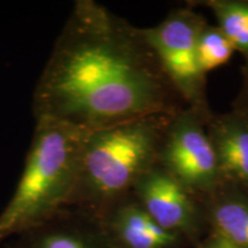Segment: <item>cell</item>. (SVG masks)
Wrapping results in <instances>:
<instances>
[{
  "label": "cell",
  "mask_w": 248,
  "mask_h": 248,
  "mask_svg": "<svg viewBox=\"0 0 248 248\" xmlns=\"http://www.w3.org/2000/svg\"><path fill=\"white\" fill-rule=\"evenodd\" d=\"M160 157L167 171L181 184L204 188L213 185L218 171L215 148L197 121L183 117L171 129Z\"/></svg>",
  "instance_id": "obj_4"
},
{
  "label": "cell",
  "mask_w": 248,
  "mask_h": 248,
  "mask_svg": "<svg viewBox=\"0 0 248 248\" xmlns=\"http://www.w3.org/2000/svg\"><path fill=\"white\" fill-rule=\"evenodd\" d=\"M218 168L248 184V128L240 123H225L215 139Z\"/></svg>",
  "instance_id": "obj_9"
},
{
  "label": "cell",
  "mask_w": 248,
  "mask_h": 248,
  "mask_svg": "<svg viewBox=\"0 0 248 248\" xmlns=\"http://www.w3.org/2000/svg\"><path fill=\"white\" fill-rule=\"evenodd\" d=\"M131 193L164 230L183 228L190 218L191 203L184 186L166 169L152 167L138 179Z\"/></svg>",
  "instance_id": "obj_7"
},
{
  "label": "cell",
  "mask_w": 248,
  "mask_h": 248,
  "mask_svg": "<svg viewBox=\"0 0 248 248\" xmlns=\"http://www.w3.org/2000/svg\"><path fill=\"white\" fill-rule=\"evenodd\" d=\"M14 248H114L98 218L76 208L62 209L17 235Z\"/></svg>",
  "instance_id": "obj_6"
},
{
  "label": "cell",
  "mask_w": 248,
  "mask_h": 248,
  "mask_svg": "<svg viewBox=\"0 0 248 248\" xmlns=\"http://www.w3.org/2000/svg\"><path fill=\"white\" fill-rule=\"evenodd\" d=\"M88 132L52 120H36L24 168L0 213V245L67 208Z\"/></svg>",
  "instance_id": "obj_3"
},
{
  "label": "cell",
  "mask_w": 248,
  "mask_h": 248,
  "mask_svg": "<svg viewBox=\"0 0 248 248\" xmlns=\"http://www.w3.org/2000/svg\"><path fill=\"white\" fill-rule=\"evenodd\" d=\"M214 221L219 234L240 248H248V204L229 201L217 207Z\"/></svg>",
  "instance_id": "obj_11"
},
{
  "label": "cell",
  "mask_w": 248,
  "mask_h": 248,
  "mask_svg": "<svg viewBox=\"0 0 248 248\" xmlns=\"http://www.w3.org/2000/svg\"><path fill=\"white\" fill-rule=\"evenodd\" d=\"M210 6L219 22V30L234 49L248 55V4L213 1Z\"/></svg>",
  "instance_id": "obj_10"
},
{
  "label": "cell",
  "mask_w": 248,
  "mask_h": 248,
  "mask_svg": "<svg viewBox=\"0 0 248 248\" xmlns=\"http://www.w3.org/2000/svg\"><path fill=\"white\" fill-rule=\"evenodd\" d=\"M200 32L193 18L184 15L142 32L163 69L186 92L193 91L202 74L197 55Z\"/></svg>",
  "instance_id": "obj_5"
},
{
  "label": "cell",
  "mask_w": 248,
  "mask_h": 248,
  "mask_svg": "<svg viewBox=\"0 0 248 248\" xmlns=\"http://www.w3.org/2000/svg\"><path fill=\"white\" fill-rule=\"evenodd\" d=\"M144 33L78 0L33 92L35 120L92 132L162 109L164 92Z\"/></svg>",
  "instance_id": "obj_1"
},
{
  "label": "cell",
  "mask_w": 248,
  "mask_h": 248,
  "mask_svg": "<svg viewBox=\"0 0 248 248\" xmlns=\"http://www.w3.org/2000/svg\"><path fill=\"white\" fill-rule=\"evenodd\" d=\"M204 248H240L237 245L232 244L231 241L225 239L221 234H218L215 239H213Z\"/></svg>",
  "instance_id": "obj_13"
},
{
  "label": "cell",
  "mask_w": 248,
  "mask_h": 248,
  "mask_svg": "<svg viewBox=\"0 0 248 248\" xmlns=\"http://www.w3.org/2000/svg\"><path fill=\"white\" fill-rule=\"evenodd\" d=\"M234 47L219 29L201 30L198 39V63L200 70L209 71L230 60Z\"/></svg>",
  "instance_id": "obj_12"
},
{
  "label": "cell",
  "mask_w": 248,
  "mask_h": 248,
  "mask_svg": "<svg viewBox=\"0 0 248 248\" xmlns=\"http://www.w3.org/2000/svg\"><path fill=\"white\" fill-rule=\"evenodd\" d=\"M99 221L114 248H167L175 239L172 232L157 224L133 195L114 204Z\"/></svg>",
  "instance_id": "obj_8"
},
{
  "label": "cell",
  "mask_w": 248,
  "mask_h": 248,
  "mask_svg": "<svg viewBox=\"0 0 248 248\" xmlns=\"http://www.w3.org/2000/svg\"><path fill=\"white\" fill-rule=\"evenodd\" d=\"M161 135L157 114L86 133L68 207L100 219L155 166Z\"/></svg>",
  "instance_id": "obj_2"
}]
</instances>
